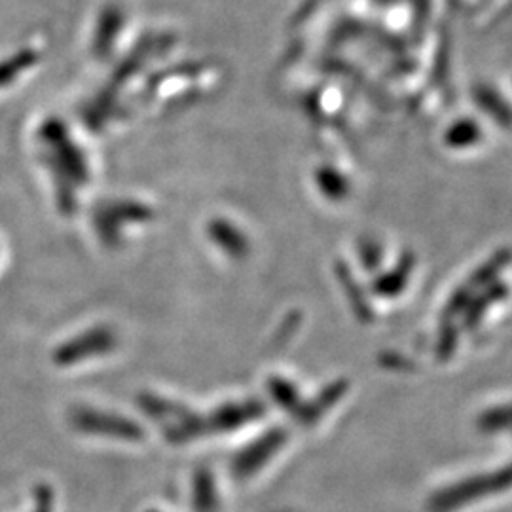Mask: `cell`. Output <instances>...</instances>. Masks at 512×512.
<instances>
[{
	"label": "cell",
	"instance_id": "7a4b0ae2",
	"mask_svg": "<svg viewBox=\"0 0 512 512\" xmlns=\"http://www.w3.org/2000/svg\"><path fill=\"white\" fill-rule=\"evenodd\" d=\"M211 478L205 473V475H198L196 478V484H194V505L198 512H207L213 505V494H211Z\"/></svg>",
	"mask_w": 512,
	"mask_h": 512
},
{
	"label": "cell",
	"instance_id": "6da1fadb",
	"mask_svg": "<svg viewBox=\"0 0 512 512\" xmlns=\"http://www.w3.org/2000/svg\"><path fill=\"white\" fill-rule=\"evenodd\" d=\"M73 425L84 433L109 435L112 439L139 440L143 435L137 423L116 414H105L90 408H80L73 412Z\"/></svg>",
	"mask_w": 512,
	"mask_h": 512
},
{
	"label": "cell",
	"instance_id": "3957f363",
	"mask_svg": "<svg viewBox=\"0 0 512 512\" xmlns=\"http://www.w3.org/2000/svg\"><path fill=\"white\" fill-rule=\"evenodd\" d=\"M38 497L40 499H38V509L35 512H52V495L44 490Z\"/></svg>",
	"mask_w": 512,
	"mask_h": 512
},
{
	"label": "cell",
	"instance_id": "277c9868",
	"mask_svg": "<svg viewBox=\"0 0 512 512\" xmlns=\"http://www.w3.org/2000/svg\"><path fill=\"white\" fill-rule=\"evenodd\" d=\"M150 512H154V511H150Z\"/></svg>",
	"mask_w": 512,
	"mask_h": 512
}]
</instances>
